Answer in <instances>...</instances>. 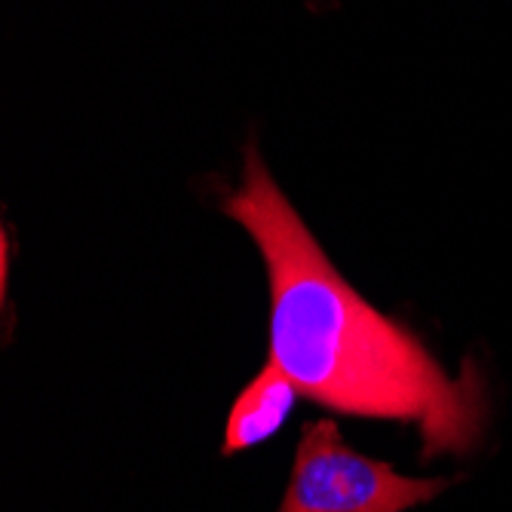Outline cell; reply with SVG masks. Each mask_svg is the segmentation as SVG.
Instances as JSON below:
<instances>
[{
	"label": "cell",
	"instance_id": "1",
	"mask_svg": "<svg viewBox=\"0 0 512 512\" xmlns=\"http://www.w3.org/2000/svg\"><path fill=\"white\" fill-rule=\"evenodd\" d=\"M224 215L249 230L270 279V359L301 396L353 417L421 430L424 457L467 454L485 427L473 362L454 381L405 325L371 307L335 270L255 145Z\"/></svg>",
	"mask_w": 512,
	"mask_h": 512
},
{
	"label": "cell",
	"instance_id": "2",
	"mask_svg": "<svg viewBox=\"0 0 512 512\" xmlns=\"http://www.w3.org/2000/svg\"><path fill=\"white\" fill-rule=\"evenodd\" d=\"M445 488V479H408L353 451L332 421H316L301 433L279 512H405Z\"/></svg>",
	"mask_w": 512,
	"mask_h": 512
},
{
	"label": "cell",
	"instance_id": "3",
	"mask_svg": "<svg viewBox=\"0 0 512 512\" xmlns=\"http://www.w3.org/2000/svg\"><path fill=\"white\" fill-rule=\"evenodd\" d=\"M298 393L301 390L295 387V381L270 359L237 396L234 408H230L224 430V454L249 451L276 436L279 427L286 424V417L292 414Z\"/></svg>",
	"mask_w": 512,
	"mask_h": 512
}]
</instances>
